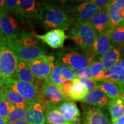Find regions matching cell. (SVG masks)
<instances>
[{
    "instance_id": "cell-1",
    "label": "cell",
    "mask_w": 124,
    "mask_h": 124,
    "mask_svg": "<svg viewBox=\"0 0 124 124\" xmlns=\"http://www.w3.org/2000/svg\"><path fill=\"white\" fill-rule=\"evenodd\" d=\"M15 52L18 59L28 62L41 55H46V51L39 42L35 34L23 31L16 39L8 41L3 40Z\"/></svg>"
},
{
    "instance_id": "cell-2",
    "label": "cell",
    "mask_w": 124,
    "mask_h": 124,
    "mask_svg": "<svg viewBox=\"0 0 124 124\" xmlns=\"http://www.w3.org/2000/svg\"><path fill=\"white\" fill-rule=\"evenodd\" d=\"M38 20L46 31H64L69 29L72 24V21L66 12L58 8L47 5L40 7Z\"/></svg>"
},
{
    "instance_id": "cell-3",
    "label": "cell",
    "mask_w": 124,
    "mask_h": 124,
    "mask_svg": "<svg viewBox=\"0 0 124 124\" xmlns=\"http://www.w3.org/2000/svg\"><path fill=\"white\" fill-rule=\"evenodd\" d=\"M98 35L90 22L75 24L69 37L82 49L90 52Z\"/></svg>"
},
{
    "instance_id": "cell-4",
    "label": "cell",
    "mask_w": 124,
    "mask_h": 124,
    "mask_svg": "<svg viewBox=\"0 0 124 124\" xmlns=\"http://www.w3.org/2000/svg\"><path fill=\"white\" fill-rule=\"evenodd\" d=\"M18 58L7 43H0V81L15 77Z\"/></svg>"
},
{
    "instance_id": "cell-5",
    "label": "cell",
    "mask_w": 124,
    "mask_h": 124,
    "mask_svg": "<svg viewBox=\"0 0 124 124\" xmlns=\"http://www.w3.org/2000/svg\"><path fill=\"white\" fill-rule=\"evenodd\" d=\"M66 100L69 99L63 95L60 87L54 84L49 78L44 80L39 91V101L44 105L46 111L55 108Z\"/></svg>"
},
{
    "instance_id": "cell-6",
    "label": "cell",
    "mask_w": 124,
    "mask_h": 124,
    "mask_svg": "<svg viewBox=\"0 0 124 124\" xmlns=\"http://www.w3.org/2000/svg\"><path fill=\"white\" fill-rule=\"evenodd\" d=\"M99 11L92 1H85L67 7L66 13L74 24L90 22Z\"/></svg>"
},
{
    "instance_id": "cell-7",
    "label": "cell",
    "mask_w": 124,
    "mask_h": 124,
    "mask_svg": "<svg viewBox=\"0 0 124 124\" xmlns=\"http://www.w3.org/2000/svg\"><path fill=\"white\" fill-rule=\"evenodd\" d=\"M0 83L4 87L18 93L28 101L39 100V90L37 85L20 81L14 78L3 80Z\"/></svg>"
},
{
    "instance_id": "cell-8",
    "label": "cell",
    "mask_w": 124,
    "mask_h": 124,
    "mask_svg": "<svg viewBox=\"0 0 124 124\" xmlns=\"http://www.w3.org/2000/svg\"><path fill=\"white\" fill-rule=\"evenodd\" d=\"M55 57L52 55H41L28 62L27 65L34 77L39 79L49 78L55 67Z\"/></svg>"
},
{
    "instance_id": "cell-9",
    "label": "cell",
    "mask_w": 124,
    "mask_h": 124,
    "mask_svg": "<svg viewBox=\"0 0 124 124\" xmlns=\"http://www.w3.org/2000/svg\"><path fill=\"white\" fill-rule=\"evenodd\" d=\"M23 32L12 13L7 11L0 15V33L3 40L12 41L16 39Z\"/></svg>"
},
{
    "instance_id": "cell-10",
    "label": "cell",
    "mask_w": 124,
    "mask_h": 124,
    "mask_svg": "<svg viewBox=\"0 0 124 124\" xmlns=\"http://www.w3.org/2000/svg\"><path fill=\"white\" fill-rule=\"evenodd\" d=\"M40 7L34 0H21L16 16L25 26L33 25L38 20Z\"/></svg>"
},
{
    "instance_id": "cell-11",
    "label": "cell",
    "mask_w": 124,
    "mask_h": 124,
    "mask_svg": "<svg viewBox=\"0 0 124 124\" xmlns=\"http://www.w3.org/2000/svg\"><path fill=\"white\" fill-rule=\"evenodd\" d=\"M82 124H111L109 116L102 108L90 105L83 106Z\"/></svg>"
},
{
    "instance_id": "cell-12",
    "label": "cell",
    "mask_w": 124,
    "mask_h": 124,
    "mask_svg": "<svg viewBox=\"0 0 124 124\" xmlns=\"http://www.w3.org/2000/svg\"><path fill=\"white\" fill-rule=\"evenodd\" d=\"M59 60L75 71L82 70L89 67L90 62L88 58L75 51L59 53Z\"/></svg>"
},
{
    "instance_id": "cell-13",
    "label": "cell",
    "mask_w": 124,
    "mask_h": 124,
    "mask_svg": "<svg viewBox=\"0 0 124 124\" xmlns=\"http://www.w3.org/2000/svg\"><path fill=\"white\" fill-rule=\"evenodd\" d=\"M46 110L39 101L29 102L26 108L25 120L29 124H45Z\"/></svg>"
},
{
    "instance_id": "cell-14",
    "label": "cell",
    "mask_w": 124,
    "mask_h": 124,
    "mask_svg": "<svg viewBox=\"0 0 124 124\" xmlns=\"http://www.w3.org/2000/svg\"><path fill=\"white\" fill-rule=\"evenodd\" d=\"M39 40H41L54 49L62 48L64 46L65 40L69 38L62 29H53L49 31L44 35L35 34Z\"/></svg>"
},
{
    "instance_id": "cell-15",
    "label": "cell",
    "mask_w": 124,
    "mask_h": 124,
    "mask_svg": "<svg viewBox=\"0 0 124 124\" xmlns=\"http://www.w3.org/2000/svg\"><path fill=\"white\" fill-rule=\"evenodd\" d=\"M55 108L70 124H80V111L77 104L72 100L65 101Z\"/></svg>"
},
{
    "instance_id": "cell-16",
    "label": "cell",
    "mask_w": 124,
    "mask_h": 124,
    "mask_svg": "<svg viewBox=\"0 0 124 124\" xmlns=\"http://www.w3.org/2000/svg\"><path fill=\"white\" fill-rule=\"evenodd\" d=\"M97 35L107 33L111 28L110 19L107 8L100 10L90 21Z\"/></svg>"
},
{
    "instance_id": "cell-17",
    "label": "cell",
    "mask_w": 124,
    "mask_h": 124,
    "mask_svg": "<svg viewBox=\"0 0 124 124\" xmlns=\"http://www.w3.org/2000/svg\"><path fill=\"white\" fill-rule=\"evenodd\" d=\"M111 47V44L108 33L98 35L90 53L91 57L90 61L91 63L94 61V59H97L100 61V59L102 56L107 53Z\"/></svg>"
},
{
    "instance_id": "cell-18",
    "label": "cell",
    "mask_w": 124,
    "mask_h": 124,
    "mask_svg": "<svg viewBox=\"0 0 124 124\" xmlns=\"http://www.w3.org/2000/svg\"><path fill=\"white\" fill-rule=\"evenodd\" d=\"M110 101L108 97L100 89H95L88 93L82 102L90 106L102 108L108 105Z\"/></svg>"
},
{
    "instance_id": "cell-19",
    "label": "cell",
    "mask_w": 124,
    "mask_h": 124,
    "mask_svg": "<svg viewBox=\"0 0 124 124\" xmlns=\"http://www.w3.org/2000/svg\"><path fill=\"white\" fill-rule=\"evenodd\" d=\"M121 47L111 46V48L108 52L100 59L104 70H108L114 67L121 59Z\"/></svg>"
},
{
    "instance_id": "cell-20",
    "label": "cell",
    "mask_w": 124,
    "mask_h": 124,
    "mask_svg": "<svg viewBox=\"0 0 124 124\" xmlns=\"http://www.w3.org/2000/svg\"><path fill=\"white\" fill-rule=\"evenodd\" d=\"M14 78L20 81L37 85L35 77L28 67L27 63L22 60L18 59L17 67Z\"/></svg>"
},
{
    "instance_id": "cell-21",
    "label": "cell",
    "mask_w": 124,
    "mask_h": 124,
    "mask_svg": "<svg viewBox=\"0 0 124 124\" xmlns=\"http://www.w3.org/2000/svg\"><path fill=\"white\" fill-rule=\"evenodd\" d=\"M108 108L112 122L123 117L124 116V95L110 101Z\"/></svg>"
},
{
    "instance_id": "cell-22",
    "label": "cell",
    "mask_w": 124,
    "mask_h": 124,
    "mask_svg": "<svg viewBox=\"0 0 124 124\" xmlns=\"http://www.w3.org/2000/svg\"><path fill=\"white\" fill-rule=\"evenodd\" d=\"M97 87L103 91L108 98L111 100L122 95L120 86L115 83L97 81Z\"/></svg>"
},
{
    "instance_id": "cell-23",
    "label": "cell",
    "mask_w": 124,
    "mask_h": 124,
    "mask_svg": "<svg viewBox=\"0 0 124 124\" xmlns=\"http://www.w3.org/2000/svg\"><path fill=\"white\" fill-rule=\"evenodd\" d=\"M3 95L14 106L17 108H26L29 102L15 91L3 87Z\"/></svg>"
},
{
    "instance_id": "cell-24",
    "label": "cell",
    "mask_w": 124,
    "mask_h": 124,
    "mask_svg": "<svg viewBox=\"0 0 124 124\" xmlns=\"http://www.w3.org/2000/svg\"><path fill=\"white\" fill-rule=\"evenodd\" d=\"M107 33L111 46L121 47L124 44V25L111 28Z\"/></svg>"
},
{
    "instance_id": "cell-25",
    "label": "cell",
    "mask_w": 124,
    "mask_h": 124,
    "mask_svg": "<svg viewBox=\"0 0 124 124\" xmlns=\"http://www.w3.org/2000/svg\"><path fill=\"white\" fill-rule=\"evenodd\" d=\"M88 93L89 91L80 84L77 78L72 81V85L69 94V100L82 101Z\"/></svg>"
},
{
    "instance_id": "cell-26",
    "label": "cell",
    "mask_w": 124,
    "mask_h": 124,
    "mask_svg": "<svg viewBox=\"0 0 124 124\" xmlns=\"http://www.w3.org/2000/svg\"><path fill=\"white\" fill-rule=\"evenodd\" d=\"M46 122L47 124H70L56 108H50L46 111Z\"/></svg>"
},
{
    "instance_id": "cell-27",
    "label": "cell",
    "mask_w": 124,
    "mask_h": 124,
    "mask_svg": "<svg viewBox=\"0 0 124 124\" xmlns=\"http://www.w3.org/2000/svg\"><path fill=\"white\" fill-rule=\"evenodd\" d=\"M107 10L110 19L111 28L118 27L124 24V21L120 16V10L116 8L114 1H111L107 7Z\"/></svg>"
},
{
    "instance_id": "cell-28",
    "label": "cell",
    "mask_w": 124,
    "mask_h": 124,
    "mask_svg": "<svg viewBox=\"0 0 124 124\" xmlns=\"http://www.w3.org/2000/svg\"><path fill=\"white\" fill-rule=\"evenodd\" d=\"M26 108H17L12 105L8 118V124H13L21 120H25Z\"/></svg>"
},
{
    "instance_id": "cell-29",
    "label": "cell",
    "mask_w": 124,
    "mask_h": 124,
    "mask_svg": "<svg viewBox=\"0 0 124 124\" xmlns=\"http://www.w3.org/2000/svg\"><path fill=\"white\" fill-rule=\"evenodd\" d=\"M49 79L59 87L66 82L62 75V63L59 60H57L55 63V67L49 76Z\"/></svg>"
},
{
    "instance_id": "cell-30",
    "label": "cell",
    "mask_w": 124,
    "mask_h": 124,
    "mask_svg": "<svg viewBox=\"0 0 124 124\" xmlns=\"http://www.w3.org/2000/svg\"><path fill=\"white\" fill-rule=\"evenodd\" d=\"M112 69L113 74L118 77V82L116 84L120 85L124 83V58L121 59Z\"/></svg>"
},
{
    "instance_id": "cell-31",
    "label": "cell",
    "mask_w": 124,
    "mask_h": 124,
    "mask_svg": "<svg viewBox=\"0 0 124 124\" xmlns=\"http://www.w3.org/2000/svg\"><path fill=\"white\" fill-rule=\"evenodd\" d=\"M89 68L90 69L91 74H92L93 79L94 80H97L100 77L101 74L104 71L103 65L100 60L91 62Z\"/></svg>"
},
{
    "instance_id": "cell-32",
    "label": "cell",
    "mask_w": 124,
    "mask_h": 124,
    "mask_svg": "<svg viewBox=\"0 0 124 124\" xmlns=\"http://www.w3.org/2000/svg\"><path fill=\"white\" fill-rule=\"evenodd\" d=\"M11 103L8 101L4 95L0 101V116L8 122V118L10 111Z\"/></svg>"
},
{
    "instance_id": "cell-33",
    "label": "cell",
    "mask_w": 124,
    "mask_h": 124,
    "mask_svg": "<svg viewBox=\"0 0 124 124\" xmlns=\"http://www.w3.org/2000/svg\"><path fill=\"white\" fill-rule=\"evenodd\" d=\"M62 75L65 81H73L77 78L75 71L70 67L62 63Z\"/></svg>"
},
{
    "instance_id": "cell-34",
    "label": "cell",
    "mask_w": 124,
    "mask_h": 124,
    "mask_svg": "<svg viewBox=\"0 0 124 124\" xmlns=\"http://www.w3.org/2000/svg\"><path fill=\"white\" fill-rule=\"evenodd\" d=\"M7 11L13 13L16 16L19 9L20 1L18 0H5V1Z\"/></svg>"
},
{
    "instance_id": "cell-35",
    "label": "cell",
    "mask_w": 124,
    "mask_h": 124,
    "mask_svg": "<svg viewBox=\"0 0 124 124\" xmlns=\"http://www.w3.org/2000/svg\"><path fill=\"white\" fill-rule=\"evenodd\" d=\"M78 80L80 84L83 85L89 92L94 90V89H97V81H95V80L82 78H78Z\"/></svg>"
},
{
    "instance_id": "cell-36",
    "label": "cell",
    "mask_w": 124,
    "mask_h": 124,
    "mask_svg": "<svg viewBox=\"0 0 124 124\" xmlns=\"http://www.w3.org/2000/svg\"><path fill=\"white\" fill-rule=\"evenodd\" d=\"M75 75L76 77L78 78L94 80L89 67L87 68V69L82 70L75 71Z\"/></svg>"
},
{
    "instance_id": "cell-37",
    "label": "cell",
    "mask_w": 124,
    "mask_h": 124,
    "mask_svg": "<svg viewBox=\"0 0 124 124\" xmlns=\"http://www.w3.org/2000/svg\"><path fill=\"white\" fill-rule=\"evenodd\" d=\"M72 85V81H66L60 86V90H61L63 95L67 99L69 100V94L70 92L71 88Z\"/></svg>"
},
{
    "instance_id": "cell-38",
    "label": "cell",
    "mask_w": 124,
    "mask_h": 124,
    "mask_svg": "<svg viewBox=\"0 0 124 124\" xmlns=\"http://www.w3.org/2000/svg\"><path fill=\"white\" fill-rule=\"evenodd\" d=\"M92 2L97 6L98 9L100 10L107 8L108 4L111 2V1H107V0H93Z\"/></svg>"
},
{
    "instance_id": "cell-39",
    "label": "cell",
    "mask_w": 124,
    "mask_h": 124,
    "mask_svg": "<svg viewBox=\"0 0 124 124\" xmlns=\"http://www.w3.org/2000/svg\"><path fill=\"white\" fill-rule=\"evenodd\" d=\"M113 1L117 9H120L124 8V0H116Z\"/></svg>"
},
{
    "instance_id": "cell-40",
    "label": "cell",
    "mask_w": 124,
    "mask_h": 124,
    "mask_svg": "<svg viewBox=\"0 0 124 124\" xmlns=\"http://www.w3.org/2000/svg\"><path fill=\"white\" fill-rule=\"evenodd\" d=\"M7 11V10L6 8L5 1L4 0H0V15Z\"/></svg>"
},
{
    "instance_id": "cell-41",
    "label": "cell",
    "mask_w": 124,
    "mask_h": 124,
    "mask_svg": "<svg viewBox=\"0 0 124 124\" xmlns=\"http://www.w3.org/2000/svg\"><path fill=\"white\" fill-rule=\"evenodd\" d=\"M112 124H124V116L119 118L116 121L112 122Z\"/></svg>"
},
{
    "instance_id": "cell-42",
    "label": "cell",
    "mask_w": 124,
    "mask_h": 124,
    "mask_svg": "<svg viewBox=\"0 0 124 124\" xmlns=\"http://www.w3.org/2000/svg\"><path fill=\"white\" fill-rule=\"evenodd\" d=\"M119 10H120V16L122 20L124 21V8L119 9Z\"/></svg>"
},
{
    "instance_id": "cell-43",
    "label": "cell",
    "mask_w": 124,
    "mask_h": 124,
    "mask_svg": "<svg viewBox=\"0 0 124 124\" xmlns=\"http://www.w3.org/2000/svg\"><path fill=\"white\" fill-rule=\"evenodd\" d=\"M13 124H29L25 120H23L20 121L16 122V123Z\"/></svg>"
},
{
    "instance_id": "cell-44",
    "label": "cell",
    "mask_w": 124,
    "mask_h": 124,
    "mask_svg": "<svg viewBox=\"0 0 124 124\" xmlns=\"http://www.w3.org/2000/svg\"><path fill=\"white\" fill-rule=\"evenodd\" d=\"M2 95H3V86L1 84V83H0V101H1V99H2Z\"/></svg>"
},
{
    "instance_id": "cell-45",
    "label": "cell",
    "mask_w": 124,
    "mask_h": 124,
    "mask_svg": "<svg viewBox=\"0 0 124 124\" xmlns=\"http://www.w3.org/2000/svg\"><path fill=\"white\" fill-rule=\"evenodd\" d=\"M0 124H8V122L0 116Z\"/></svg>"
},
{
    "instance_id": "cell-46",
    "label": "cell",
    "mask_w": 124,
    "mask_h": 124,
    "mask_svg": "<svg viewBox=\"0 0 124 124\" xmlns=\"http://www.w3.org/2000/svg\"><path fill=\"white\" fill-rule=\"evenodd\" d=\"M2 40H3V38H2V36H1V33H0V43H1V41H2Z\"/></svg>"
},
{
    "instance_id": "cell-47",
    "label": "cell",
    "mask_w": 124,
    "mask_h": 124,
    "mask_svg": "<svg viewBox=\"0 0 124 124\" xmlns=\"http://www.w3.org/2000/svg\"><path fill=\"white\" fill-rule=\"evenodd\" d=\"M121 51H124V44L121 46Z\"/></svg>"
},
{
    "instance_id": "cell-48",
    "label": "cell",
    "mask_w": 124,
    "mask_h": 124,
    "mask_svg": "<svg viewBox=\"0 0 124 124\" xmlns=\"http://www.w3.org/2000/svg\"><path fill=\"white\" fill-rule=\"evenodd\" d=\"M122 25H124V24H122Z\"/></svg>"
}]
</instances>
